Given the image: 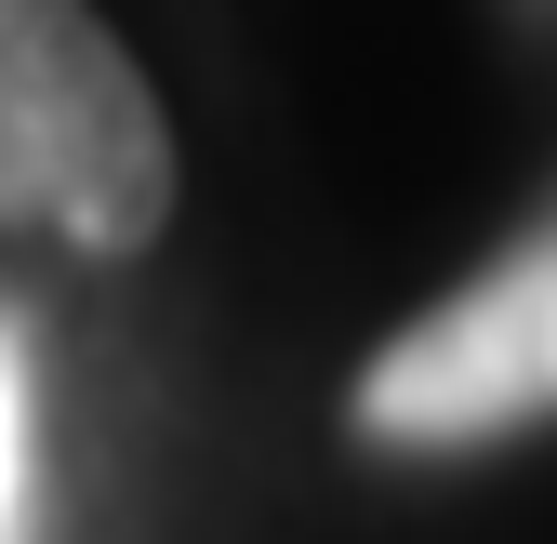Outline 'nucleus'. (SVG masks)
<instances>
[{"instance_id": "f03ea898", "label": "nucleus", "mask_w": 557, "mask_h": 544, "mask_svg": "<svg viewBox=\"0 0 557 544\" xmlns=\"http://www.w3.org/2000/svg\"><path fill=\"white\" fill-rule=\"evenodd\" d=\"M544 412H557V226L518 239L451 306H425L411 332H385L359 398H345V425L372 452H478Z\"/></svg>"}, {"instance_id": "f257e3e1", "label": "nucleus", "mask_w": 557, "mask_h": 544, "mask_svg": "<svg viewBox=\"0 0 557 544\" xmlns=\"http://www.w3.org/2000/svg\"><path fill=\"white\" fill-rule=\"evenodd\" d=\"M0 226L94 265L173 226V120L94 0H0Z\"/></svg>"}, {"instance_id": "7ed1b4c3", "label": "nucleus", "mask_w": 557, "mask_h": 544, "mask_svg": "<svg viewBox=\"0 0 557 544\" xmlns=\"http://www.w3.org/2000/svg\"><path fill=\"white\" fill-rule=\"evenodd\" d=\"M40 531V372H27V332L0 319V544Z\"/></svg>"}]
</instances>
